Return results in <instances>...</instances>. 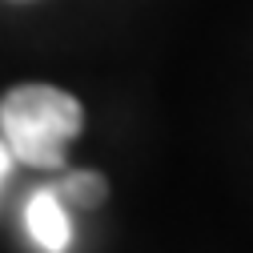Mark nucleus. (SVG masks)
Here are the masks:
<instances>
[{"label": "nucleus", "mask_w": 253, "mask_h": 253, "mask_svg": "<svg viewBox=\"0 0 253 253\" xmlns=\"http://www.w3.org/2000/svg\"><path fill=\"white\" fill-rule=\"evenodd\" d=\"M12 169V153H8V145L0 141V181H4V173Z\"/></svg>", "instance_id": "20e7f679"}, {"label": "nucleus", "mask_w": 253, "mask_h": 253, "mask_svg": "<svg viewBox=\"0 0 253 253\" xmlns=\"http://www.w3.org/2000/svg\"><path fill=\"white\" fill-rule=\"evenodd\" d=\"M24 225L28 237H33L44 253H65L73 245V221H69V205L56 197V189L44 185L37 189L24 205Z\"/></svg>", "instance_id": "f03ea898"}, {"label": "nucleus", "mask_w": 253, "mask_h": 253, "mask_svg": "<svg viewBox=\"0 0 253 253\" xmlns=\"http://www.w3.org/2000/svg\"><path fill=\"white\" fill-rule=\"evenodd\" d=\"M84 109L73 92L52 84H16L0 97V133L16 161L33 169H60L69 141L81 137Z\"/></svg>", "instance_id": "f257e3e1"}, {"label": "nucleus", "mask_w": 253, "mask_h": 253, "mask_svg": "<svg viewBox=\"0 0 253 253\" xmlns=\"http://www.w3.org/2000/svg\"><path fill=\"white\" fill-rule=\"evenodd\" d=\"M52 189H56V197L65 201V205H73V209H97V205L105 201V193H109L105 177L92 173V169L65 173L60 181H52Z\"/></svg>", "instance_id": "7ed1b4c3"}]
</instances>
